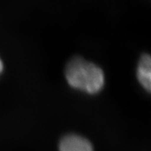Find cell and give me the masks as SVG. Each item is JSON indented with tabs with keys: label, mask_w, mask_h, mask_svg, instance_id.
I'll return each instance as SVG.
<instances>
[{
	"label": "cell",
	"mask_w": 151,
	"mask_h": 151,
	"mask_svg": "<svg viewBox=\"0 0 151 151\" xmlns=\"http://www.w3.org/2000/svg\"><path fill=\"white\" fill-rule=\"evenodd\" d=\"M65 76L73 88L88 94H96L104 85V75L101 69L81 58H74L67 64Z\"/></svg>",
	"instance_id": "obj_1"
},
{
	"label": "cell",
	"mask_w": 151,
	"mask_h": 151,
	"mask_svg": "<svg viewBox=\"0 0 151 151\" xmlns=\"http://www.w3.org/2000/svg\"><path fill=\"white\" fill-rule=\"evenodd\" d=\"M137 78L145 90L151 92V56L145 54L138 64Z\"/></svg>",
	"instance_id": "obj_3"
},
{
	"label": "cell",
	"mask_w": 151,
	"mask_h": 151,
	"mask_svg": "<svg viewBox=\"0 0 151 151\" xmlns=\"http://www.w3.org/2000/svg\"><path fill=\"white\" fill-rule=\"evenodd\" d=\"M60 151H93L89 141L76 134L65 136L60 141Z\"/></svg>",
	"instance_id": "obj_2"
},
{
	"label": "cell",
	"mask_w": 151,
	"mask_h": 151,
	"mask_svg": "<svg viewBox=\"0 0 151 151\" xmlns=\"http://www.w3.org/2000/svg\"><path fill=\"white\" fill-rule=\"evenodd\" d=\"M3 71H4V63H3V61L1 59V58H0V75L2 73Z\"/></svg>",
	"instance_id": "obj_4"
}]
</instances>
